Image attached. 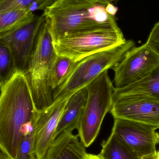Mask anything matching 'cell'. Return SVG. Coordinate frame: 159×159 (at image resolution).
Masks as SVG:
<instances>
[{
    "label": "cell",
    "mask_w": 159,
    "mask_h": 159,
    "mask_svg": "<svg viewBox=\"0 0 159 159\" xmlns=\"http://www.w3.org/2000/svg\"><path fill=\"white\" fill-rule=\"evenodd\" d=\"M0 90V150L16 159L21 130L34 121L39 111L24 72H15Z\"/></svg>",
    "instance_id": "1"
},
{
    "label": "cell",
    "mask_w": 159,
    "mask_h": 159,
    "mask_svg": "<svg viewBox=\"0 0 159 159\" xmlns=\"http://www.w3.org/2000/svg\"><path fill=\"white\" fill-rule=\"evenodd\" d=\"M107 5L96 0H56L43 14L53 42L69 34L118 26Z\"/></svg>",
    "instance_id": "2"
},
{
    "label": "cell",
    "mask_w": 159,
    "mask_h": 159,
    "mask_svg": "<svg viewBox=\"0 0 159 159\" xmlns=\"http://www.w3.org/2000/svg\"><path fill=\"white\" fill-rule=\"evenodd\" d=\"M57 55L47 21L38 31L33 51L25 70L33 99L37 110L42 111L53 102L52 73Z\"/></svg>",
    "instance_id": "3"
},
{
    "label": "cell",
    "mask_w": 159,
    "mask_h": 159,
    "mask_svg": "<svg viewBox=\"0 0 159 159\" xmlns=\"http://www.w3.org/2000/svg\"><path fill=\"white\" fill-rule=\"evenodd\" d=\"M132 40L113 48L88 56L76 62L71 72L53 93V102H62L85 88L105 71L112 69L134 47Z\"/></svg>",
    "instance_id": "4"
},
{
    "label": "cell",
    "mask_w": 159,
    "mask_h": 159,
    "mask_svg": "<svg viewBox=\"0 0 159 159\" xmlns=\"http://www.w3.org/2000/svg\"><path fill=\"white\" fill-rule=\"evenodd\" d=\"M107 71H104L86 87V104L77 129V135L86 148L97 138L103 120L112 108L115 87Z\"/></svg>",
    "instance_id": "5"
},
{
    "label": "cell",
    "mask_w": 159,
    "mask_h": 159,
    "mask_svg": "<svg viewBox=\"0 0 159 159\" xmlns=\"http://www.w3.org/2000/svg\"><path fill=\"white\" fill-rule=\"evenodd\" d=\"M127 40L118 26L65 35L53 42L58 56L77 62L93 54L113 48Z\"/></svg>",
    "instance_id": "6"
},
{
    "label": "cell",
    "mask_w": 159,
    "mask_h": 159,
    "mask_svg": "<svg viewBox=\"0 0 159 159\" xmlns=\"http://www.w3.org/2000/svg\"><path fill=\"white\" fill-rule=\"evenodd\" d=\"M159 64V57L146 44L133 47L112 69L116 89H121L147 76Z\"/></svg>",
    "instance_id": "7"
},
{
    "label": "cell",
    "mask_w": 159,
    "mask_h": 159,
    "mask_svg": "<svg viewBox=\"0 0 159 159\" xmlns=\"http://www.w3.org/2000/svg\"><path fill=\"white\" fill-rule=\"evenodd\" d=\"M153 126L115 118L111 132L126 143L140 158L154 154L159 144V133Z\"/></svg>",
    "instance_id": "8"
},
{
    "label": "cell",
    "mask_w": 159,
    "mask_h": 159,
    "mask_svg": "<svg viewBox=\"0 0 159 159\" xmlns=\"http://www.w3.org/2000/svg\"><path fill=\"white\" fill-rule=\"evenodd\" d=\"M45 17L35 16L30 21L0 36V41L9 47L16 71L25 72L35 45L38 31Z\"/></svg>",
    "instance_id": "9"
},
{
    "label": "cell",
    "mask_w": 159,
    "mask_h": 159,
    "mask_svg": "<svg viewBox=\"0 0 159 159\" xmlns=\"http://www.w3.org/2000/svg\"><path fill=\"white\" fill-rule=\"evenodd\" d=\"M119 118L153 126L159 129V101L144 97L113 96L110 111Z\"/></svg>",
    "instance_id": "10"
},
{
    "label": "cell",
    "mask_w": 159,
    "mask_h": 159,
    "mask_svg": "<svg viewBox=\"0 0 159 159\" xmlns=\"http://www.w3.org/2000/svg\"><path fill=\"white\" fill-rule=\"evenodd\" d=\"M69 99L53 102L38 112L34 122L33 154L35 159H43L54 142L55 132Z\"/></svg>",
    "instance_id": "11"
},
{
    "label": "cell",
    "mask_w": 159,
    "mask_h": 159,
    "mask_svg": "<svg viewBox=\"0 0 159 159\" xmlns=\"http://www.w3.org/2000/svg\"><path fill=\"white\" fill-rule=\"evenodd\" d=\"M86 153L78 135L65 130L51 144L43 159H81Z\"/></svg>",
    "instance_id": "12"
},
{
    "label": "cell",
    "mask_w": 159,
    "mask_h": 159,
    "mask_svg": "<svg viewBox=\"0 0 159 159\" xmlns=\"http://www.w3.org/2000/svg\"><path fill=\"white\" fill-rule=\"evenodd\" d=\"M87 91L81 89L69 98L54 135V140L65 130L73 131L78 127L86 104Z\"/></svg>",
    "instance_id": "13"
},
{
    "label": "cell",
    "mask_w": 159,
    "mask_h": 159,
    "mask_svg": "<svg viewBox=\"0 0 159 159\" xmlns=\"http://www.w3.org/2000/svg\"><path fill=\"white\" fill-rule=\"evenodd\" d=\"M114 96L144 97L159 101V64L139 81L121 89L115 88Z\"/></svg>",
    "instance_id": "14"
},
{
    "label": "cell",
    "mask_w": 159,
    "mask_h": 159,
    "mask_svg": "<svg viewBox=\"0 0 159 159\" xmlns=\"http://www.w3.org/2000/svg\"><path fill=\"white\" fill-rule=\"evenodd\" d=\"M100 155L104 159H142L126 143L111 132L101 144Z\"/></svg>",
    "instance_id": "15"
},
{
    "label": "cell",
    "mask_w": 159,
    "mask_h": 159,
    "mask_svg": "<svg viewBox=\"0 0 159 159\" xmlns=\"http://www.w3.org/2000/svg\"><path fill=\"white\" fill-rule=\"evenodd\" d=\"M35 15L25 10H13L0 13V36L30 21Z\"/></svg>",
    "instance_id": "16"
},
{
    "label": "cell",
    "mask_w": 159,
    "mask_h": 159,
    "mask_svg": "<svg viewBox=\"0 0 159 159\" xmlns=\"http://www.w3.org/2000/svg\"><path fill=\"white\" fill-rule=\"evenodd\" d=\"M56 0H0V13L13 10H43Z\"/></svg>",
    "instance_id": "17"
},
{
    "label": "cell",
    "mask_w": 159,
    "mask_h": 159,
    "mask_svg": "<svg viewBox=\"0 0 159 159\" xmlns=\"http://www.w3.org/2000/svg\"><path fill=\"white\" fill-rule=\"evenodd\" d=\"M76 63V61L70 58L57 55L52 69V88L54 90L66 80Z\"/></svg>",
    "instance_id": "18"
},
{
    "label": "cell",
    "mask_w": 159,
    "mask_h": 159,
    "mask_svg": "<svg viewBox=\"0 0 159 159\" xmlns=\"http://www.w3.org/2000/svg\"><path fill=\"white\" fill-rule=\"evenodd\" d=\"M16 72L13 55L9 47L0 41V88Z\"/></svg>",
    "instance_id": "19"
},
{
    "label": "cell",
    "mask_w": 159,
    "mask_h": 159,
    "mask_svg": "<svg viewBox=\"0 0 159 159\" xmlns=\"http://www.w3.org/2000/svg\"><path fill=\"white\" fill-rule=\"evenodd\" d=\"M33 138L34 132L28 135L21 136L16 159L35 158L33 154Z\"/></svg>",
    "instance_id": "20"
},
{
    "label": "cell",
    "mask_w": 159,
    "mask_h": 159,
    "mask_svg": "<svg viewBox=\"0 0 159 159\" xmlns=\"http://www.w3.org/2000/svg\"><path fill=\"white\" fill-rule=\"evenodd\" d=\"M145 44L159 57V21L154 25Z\"/></svg>",
    "instance_id": "21"
},
{
    "label": "cell",
    "mask_w": 159,
    "mask_h": 159,
    "mask_svg": "<svg viewBox=\"0 0 159 159\" xmlns=\"http://www.w3.org/2000/svg\"><path fill=\"white\" fill-rule=\"evenodd\" d=\"M106 10L108 14L112 16H115L117 12V8L112 3H108L107 5Z\"/></svg>",
    "instance_id": "22"
},
{
    "label": "cell",
    "mask_w": 159,
    "mask_h": 159,
    "mask_svg": "<svg viewBox=\"0 0 159 159\" xmlns=\"http://www.w3.org/2000/svg\"><path fill=\"white\" fill-rule=\"evenodd\" d=\"M81 159H104V158L100 155H94L92 154L86 153Z\"/></svg>",
    "instance_id": "23"
},
{
    "label": "cell",
    "mask_w": 159,
    "mask_h": 159,
    "mask_svg": "<svg viewBox=\"0 0 159 159\" xmlns=\"http://www.w3.org/2000/svg\"><path fill=\"white\" fill-rule=\"evenodd\" d=\"M142 159H159V150L156 151L154 154L145 156Z\"/></svg>",
    "instance_id": "24"
},
{
    "label": "cell",
    "mask_w": 159,
    "mask_h": 159,
    "mask_svg": "<svg viewBox=\"0 0 159 159\" xmlns=\"http://www.w3.org/2000/svg\"><path fill=\"white\" fill-rule=\"evenodd\" d=\"M0 159H10L0 150Z\"/></svg>",
    "instance_id": "25"
},
{
    "label": "cell",
    "mask_w": 159,
    "mask_h": 159,
    "mask_svg": "<svg viewBox=\"0 0 159 159\" xmlns=\"http://www.w3.org/2000/svg\"><path fill=\"white\" fill-rule=\"evenodd\" d=\"M35 159V158H34V159Z\"/></svg>",
    "instance_id": "26"
}]
</instances>
